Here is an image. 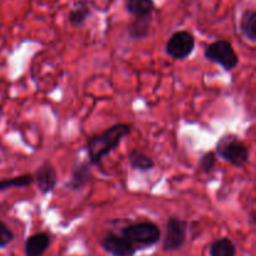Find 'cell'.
Segmentation results:
<instances>
[{"mask_svg": "<svg viewBox=\"0 0 256 256\" xmlns=\"http://www.w3.org/2000/svg\"><path fill=\"white\" fill-rule=\"evenodd\" d=\"M126 159L130 166L134 170H139V172H150L155 168L154 160L149 155L144 154L138 149L130 150L126 155Z\"/></svg>", "mask_w": 256, "mask_h": 256, "instance_id": "5bb4252c", "label": "cell"}, {"mask_svg": "<svg viewBox=\"0 0 256 256\" xmlns=\"http://www.w3.org/2000/svg\"><path fill=\"white\" fill-rule=\"evenodd\" d=\"M52 244V236L49 232H36L25 240V256H42Z\"/></svg>", "mask_w": 256, "mask_h": 256, "instance_id": "30bf717a", "label": "cell"}, {"mask_svg": "<svg viewBox=\"0 0 256 256\" xmlns=\"http://www.w3.org/2000/svg\"><path fill=\"white\" fill-rule=\"evenodd\" d=\"M14 232L10 230V228L5 222H2L0 220V249L6 248L14 240Z\"/></svg>", "mask_w": 256, "mask_h": 256, "instance_id": "d6986e66", "label": "cell"}, {"mask_svg": "<svg viewBox=\"0 0 256 256\" xmlns=\"http://www.w3.org/2000/svg\"><path fill=\"white\" fill-rule=\"evenodd\" d=\"M205 59L220 65L225 72H232L238 68L240 60L234 46L229 40H215L208 45L204 50Z\"/></svg>", "mask_w": 256, "mask_h": 256, "instance_id": "277c9868", "label": "cell"}, {"mask_svg": "<svg viewBox=\"0 0 256 256\" xmlns=\"http://www.w3.org/2000/svg\"><path fill=\"white\" fill-rule=\"evenodd\" d=\"M32 182H34L32 174H22L10 179H2L0 180V192L9 189H22L32 185Z\"/></svg>", "mask_w": 256, "mask_h": 256, "instance_id": "e0dca14e", "label": "cell"}, {"mask_svg": "<svg viewBox=\"0 0 256 256\" xmlns=\"http://www.w3.org/2000/svg\"><path fill=\"white\" fill-rule=\"evenodd\" d=\"M34 182L36 185L38 190L42 194H50L55 190L58 184V172L55 168L52 166L50 162H44L42 165L36 168V170L32 174Z\"/></svg>", "mask_w": 256, "mask_h": 256, "instance_id": "9c48e42d", "label": "cell"}, {"mask_svg": "<svg viewBox=\"0 0 256 256\" xmlns=\"http://www.w3.org/2000/svg\"><path fill=\"white\" fill-rule=\"evenodd\" d=\"M92 180H94V174H92V164L89 162L76 160L72 165V175L65 186L72 192H82Z\"/></svg>", "mask_w": 256, "mask_h": 256, "instance_id": "ba28073f", "label": "cell"}, {"mask_svg": "<svg viewBox=\"0 0 256 256\" xmlns=\"http://www.w3.org/2000/svg\"><path fill=\"white\" fill-rule=\"evenodd\" d=\"M210 256H236V245L229 238H220L212 242L209 249Z\"/></svg>", "mask_w": 256, "mask_h": 256, "instance_id": "2e32d148", "label": "cell"}, {"mask_svg": "<svg viewBox=\"0 0 256 256\" xmlns=\"http://www.w3.org/2000/svg\"><path fill=\"white\" fill-rule=\"evenodd\" d=\"M239 28L242 34L244 35L245 39L249 42H256V12L255 9L244 10L240 15Z\"/></svg>", "mask_w": 256, "mask_h": 256, "instance_id": "4fadbf2b", "label": "cell"}, {"mask_svg": "<svg viewBox=\"0 0 256 256\" xmlns=\"http://www.w3.org/2000/svg\"><path fill=\"white\" fill-rule=\"evenodd\" d=\"M152 24V15L146 16H134L126 28L128 35L132 40H142L149 36Z\"/></svg>", "mask_w": 256, "mask_h": 256, "instance_id": "8fae6325", "label": "cell"}, {"mask_svg": "<svg viewBox=\"0 0 256 256\" xmlns=\"http://www.w3.org/2000/svg\"><path fill=\"white\" fill-rule=\"evenodd\" d=\"M100 246L106 254L112 256H135L138 248L122 235L108 234L100 240Z\"/></svg>", "mask_w": 256, "mask_h": 256, "instance_id": "52a82bcc", "label": "cell"}, {"mask_svg": "<svg viewBox=\"0 0 256 256\" xmlns=\"http://www.w3.org/2000/svg\"><path fill=\"white\" fill-rule=\"evenodd\" d=\"M196 40L188 30L175 32L165 45V52L174 60H185L194 52Z\"/></svg>", "mask_w": 256, "mask_h": 256, "instance_id": "8992f818", "label": "cell"}, {"mask_svg": "<svg viewBox=\"0 0 256 256\" xmlns=\"http://www.w3.org/2000/svg\"><path fill=\"white\" fill-rule=\"evenodd\" d=\"M215 154L235 168H244L250 158V149L236 134H224L215 145Z\"/></svg>", "mask_w": 256, "mask_h": 256, "instance_id": "7a4b0ae2", "label": "cell"}, {"mask_svg": "<svg viewBox=\"0 0 256 256\" xmlns=\"http://www.w3.org/2000/svg\"><path fill=\"white\" fill-rule=\"evenodd\" d=\"M132 132V126L125 122L112 125L104 132H96L88 138L86 149L88 158L92 166H100L102 160L120 146L122 140Z\"/></svg>", "mask_w": 256, "mask_h": 256, "instance_id": "6da1fadb", "label": "cell"}, {"mask_svg": "<svg viewBox=\"0 0 256 256\" xmlns=\"http://www.w3.org/2000/svg\"><path fill=\"white\" fill-rule=\"evenodd\" d=\"M125 10L132 16L152 15L155 10L154 0H125Z\"/></svg>", "mask_w": 256, "mask_h": 256, "instance_id": "9a60e30c", "label": "cell"}, {"mask_svg": "<svg viewBox=\"0 0 256 256\" xmlns=\"http://www.w3.org/2000/svg\"><path fill=\"white\" fill-rule=\"evenodd\" d=\"M92 15V9L88 0H76L68 15L70 25L72 28H82Z\"/></svg>", "mask_w": 256, "mask_h": 256, "instance_id": "7c38bea8", "label": "cell"}, {"mask_svg": "<svg viewBox=\"0 0 256 256\" xmlns=\"http://www.w3.org/2000/svg\"><path fill=\"white\" fill-rule=\"evenodd\" d=\"M216 154L215 152H206L200 156L199 159V169L205 174H212L216 166Z\"/></svg>", "mask_w": 256, "mask_h": 256, "instance_id": "ac0fdd59", "label": "cell"}, {"mask_svg": "<svg viewBox=\"0 0 256 256\" xmlns=\"http://www.w3.org/2000/svg\"><path fill=\"white\" fill-rule=\"evenodd\" d=\"M120 234L136 248H152L162 240V230L159 225L149 220L126 225L120 230Z\"/></svg>", "mask_w": 256, "mask_h": 256, "instance_id": "3957f363", "label": "cell"}, {"mask_svg": "<svg viewBox=\"0 0 256 256\" xmlns=\"http://www.w3.org/2000/svg\"><path fill=\"white\" fill-rule=\"evenodd\" d=\"M188 222L178 216H170L165 226V235L162 239V252H178L186 244Z\"/></svg>", "mask_w": 256, "mask_h": 256, "instance_id": "5b68a950", "label": "cell"}, {"mask_svg": "<svg viewBox=\"0 0 256 256\" xmlns=\"http://www.w3.org/2000/svg\"><path fill=\"white\" fill-rule=\"evenodd\" d=\"M250 222H252V225L255 224V212H254V210L250 212Z\"/></svg>", "mask_w": 256, "mask_h": 256, "instance_id": "ffe728a7", "label": "cell"}]
</instances>
